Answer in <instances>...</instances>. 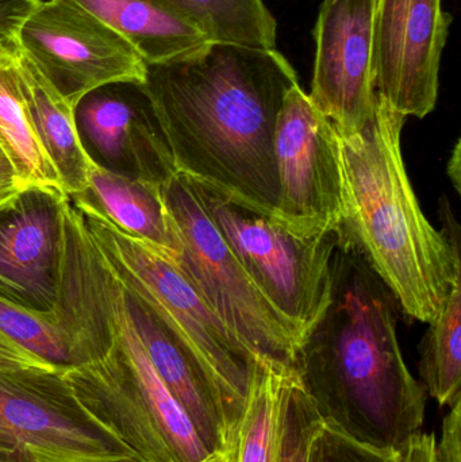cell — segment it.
Here are the masks:
<instances>
[{"mask_svg":"<svg viewBox=\"0 0 461 462\" xmlns=\"http://www.w3.org/2000/svg\"><path fill=\"white\" fill-rule=\"evenodd\" d=\"M297 83L276 48L210 42L179 61L148 65L143 88L179 173L276 217L273 133Z\"/></svg>","mask_w":461,"mask_h":462,"instance_id":"obj_1","label":"cell"},{"mask_svg":"<svg viewBox=\"0 0 461 462\" xmlns=\"http://www.w3.org/2000/svg\"><path fill=\"white\" fill-rule=\"evenodd\" d=\"M395 306L340 229L332 296L294 369L322 423L379 449H397L421 431L427 406V390L401 352Z\"/></svg>","mask_w":461,"mask_h":462,"instance_id":"obj_2","label":"cell"},{"mask_svg":"<svg viewBox=\"0 0 461 462\" xmlns=\"http://www.w3.org/2000/svg\"><path fill=\"white\" fill-rule=\"evenodd\" d=\"M406 116L376 95L373 121L336 130L343 180L341 231L413 319L435 322L461 282V255L422 213L402 154Z\"/></svg>","mask_w":461,"mask_h":462,"instance_id":"obj_3","label":"cell"},{"mask_svg":"<svg viewBox=\"0 0 461 462\" xmlns=\"http://www.w3.org/2000/svg\"><path fill=\"white\" fill-rule=\"evenodd\" d=\"M111 277L115 344L100 360L65 371V379L81 404L143 462L207 460L214 455L154 371L127 314L124 288Z\"/></svg>","mask_w":461,"mask_h":462,"instance_id":"obj_4","label":"cell"},{"mask_svg":"<svg viewBox=\"0 0 461 462\" xmlns=\"http://www.w3.org/2000/svg\"><path fill=\"white\" fill-rule=\"evenodd\" d=\"M80 214L114 277L189 347L224 393L238 423L257 358L217 317L170 254L94 214Z\"/></svg>","mask_w":461,"mask_h":462,"instance_id":"obj_5","label":"cell"},{"mask_svg":"<svg viewBox=\"0 0 461 462\" xmlns=\"http://www.w3.org/2000/svg\"><path fill=\"white\" fill-rule=\"evenodd\" d=\"M186 179L249 279L305 338L332 296L340 230L305 236L213 184Z\"/></svg>","mask_w":461,"mask_h":462,"instance_id":"obj_6","label":"cell"},{"mask_svg":"<svg viewBox=\"0 0 461 462\" xmlns=\"http://www.w3.org/2000/svg\"><path fill=\"white\" fill-rule=\"evenodd\" d=\"M162 197L178 244L173 263L254 357L294 368L302 334L249 279L186 176L165 181Z\"/></svg>","mask_w":461,"mask_h":462,"instance_id":"obj_7","label":"cell"},{"mask_svg":"<svg viewBox=\"0 0 461 462\" xmlns=\"http://www.w3.org/2000/svg\"><path fill=\"white\" fill-rule=\"evenodd\" d=\"M0 462H143L73 393L64 371L0 369Z\"/></svg>","mask_w":461,"mask_h":462,"instance_id":"obj_8","label":"cell"},{"mask_svg":"<svg viewBox=\"0 0 461 462\" xmlns=\"http://www.w3.org/2000/svg\"><path fill=\"white\" fill-rule=\"evenodd\" d=\"M15 46L73 108L108 84L143 86L148 73L132 43L73 0H35Z\"/></svg>","mask_w":461,"mask_h":462,"instance_id":"obj_9","label":"cell"},{"mask_svg":"<svg viewBox=\"0 0 461 462\" xmlns=\"http://www.w3.org/2000/svg\"><path fill=\"white\" fill-rule=\"evenodd\" d=\"M273 156L279 184L276 218L305 236L340 230L343 180L335 126L300 83L284 95Z\"/></svg>","mask_w":461,"mask_h":462,"instance_id":"obj_10","label":"cell"},{"mask_svg":"<svg viewBox=\"0 0 461 462\" xmlns=\"http://www.w3.org/2000/svg\"><path fill=\"white\" fill-rule=\"evenodd\" d=\"M451 24L443 0H376L373 89L406 118H425L438 105L441 57Z\"/></svg>","mask_w":461,"mask_h":462,"instance_id":"obj_11","label":"cell"},{"mask_svg":"<svg viewBox=\"0 0 461 462\" xmlns=\"http://www.w3.org/2000/svg\"><path fill=\"white\" fill-rule=\"evenodd\" d=\"M376 0H324L314 27L310 97L344 134L364 129L375 114L371 73Z\"/></svg>","mask_w":461,"mask_h":462,"instance_id":"obj_12","label":"cell"},{"mask_svg":"<svg viewBox=\"0 0 461 462\" xmlns=\"http://www.w3.org/2000/svg\"><path fill=\"white\" fill-rule=\"evenodd\" d=\"M76 126L89 157L132 178L164 184L176 171L143 86L115 83L87 94L75 107Z\"/></svg>","mask_w":461,"mask_h":462,"instance_id":"obj_13","label":"cell"},{"mask_svg":"<svg viewBox=\"0 0 461 462\" xmlns=\"http://www.w3.org/2000/svg\"><path fill=\"white\" fill-rule=\"evenodd\" d=\"M65 195L26 189L0 210V296L51 311L59 295Z\"/></svg>","mask_w":461,"mask_h":462,"instance_id":"obj_14","label":"cell"},{"mask_svg":"<svg viewBox=\"0 0 461 462\" xmlns=\"http://www.w3.org/2000/svg\"><path fill=\"white\" fill-rule=\"evenodd\" d=\"M124 292L127 314L154 371L186 412L208 452L226 453L237 420L224 393L157 315L124 288Z\"/></svg>","mask_w":461,"mask_h":462,"instance_id":"obj_15","label":"cell"},{"mask_svg":"<svg viewBox=\"0 0 461 462\" xmlns=\"http://www.w3.org/2000/svg\"><path fill=\"white\" fill-rule=\"evenodd\" d=\"M68 198L78 210L105 219L154 249L170 255L178 250L162 184L122 175L94 162L84 191Z\"/></svg>","mask_w":461,"mask_h":462,"instance_id":"obj_16","label":"cell"},{"mask_svg":"<svg viewBox=\"0 0 461 462\" xmlns=\"http://www.w3.org/2000/svg\"><path fill=\"white\" fill-rule=\"evenodd\" d=\"M134 46L148 65L179 61L211 42L205 32L159 0H73Z\"/></svg>","mask_w":461,"mask_h":462,"instance_id":"obj_17","label":"cell"},{"mask_svg":"<svg viewBox=\"0 0 461 462\" xmlns=\"http://www.w3.org/2000/svg\"><path fill=\"white\" fill-rule=\"evenodd\" d=\"M22 91L29 107L35 134L59 175L67 197L80 194L87 186L94 160L81 143L75 108L59 94L34 62L16 48Z\"/></svg>","mask_w":461,"mask_h":462,"instance_id":"obj_18","label":"cell"},{"mask_svg":"<svg viewBox=\"0 0 461 462\" xmlns=\"http://www.w3.org/2000/svg\"><path fill=\"white\" fill-rule=\"evenodd\" d=\"M0 152L15 171L23 191L46 189L64 194L30 118L15 45L5 42H0Z\"/></svg>","mask_w":461,"mask_h":462,"instance_id":"obj_19","label":"cell"},{"mask_svg":"<svg viewBox=\"0 0 461 462\" xmlns=\"http://www.w3.org/2000/svg\"><path fill=\"white\" fill-rule=\"evenodd\" d=\"M291 366L257 358L243 414L233 431L229 462H276L281 445V407Z\"/></svg>","mask_w":461,"mask_h":462,"instance_id":"obj_20","label":"cell"},{"mask_svg":"<svg viewBox=\"0 0 461 462\" xmlns=\"http://www.w3.org/2000/svg\"><path fill=\"white\" fill-rule=\"evenodd\" d=\"M199 27L211 42L275 49L278 22L264 0H159Z\"/></svg>","mask_w":461,"mask_h":462,"instance_id":"obj_21","label":"cell"},{"mask_svg":"<svg viewBox=\"0 0 461 462\" xmlns=\"http://www.w3.org/2000/svg\"><path fill=\"white\" fill-rule=\"evenodd\" d=\"M0 334L59 371L86 365L80 347L56 309L35 311L0 296Z\"/></svg>","mask_w":461,"mask_h":462,"instance_id":"obj_22","label":"cell"},{"mask_svg":"<svg viewBox=\"0 0 461 462\" xmlns=\"http://www.w3.org/2000/svg\"><path fill=\"white\" fill-rule=\"evenodd\" d=\"M422 385L440 406L461 402V282L455 285L440 317L422 339Z\"/></svg>","mask_w":461,"mask_h":462,"instance_id":"obj_23","label":"cell"},{"mask_svg":"<svg viewBox=\"0 0 461 462\" xmlns=\"http://www.w3.org/2000/svg\"><path fill=\"white\" fill-rule=\"evenodd\" d=\"M322 420L292 369L287 379L281 407V445L278 461L306 462L309 444Z\"/></svg>","mask_w":461,"mask_h":462,"instance_id":"obj_24","label":"cell"},{"mask_svg":"<svg viewBox=\"0 0 461 462\" xmlns=\"http://www.w3.org/2000/svg\"><path fill=\"white\" fill-rule=\"evenodd\" d=\"M306 462H402L397 449L363 444L321 423L309 444Z\"/></svg>","mask_w":461,"mask_h":462,"instance_id":"obj_25","label":"cell"},{"mask_svg":"<svg viewBox=\"0 0 461 462\" xmlns=\"http://www.w3.org/2000/svg\"><path fill=\"white\" fill-rule=\"evenodd\" d=\"M34 5L35 0H0V42L15 45L19 30Z\"/></svg>","mask_w":461,"mask_h":462,"instance_id":"obj_26","label":"cell"},{"mask_svg":"<svg viewBox=\"0 0 461 462\" xmlns=\"http://www.w3.org/2000/svg\"><path fill=\"white\" fill-rule=\"evenodd\" d=\"M449 409L440 442H436L438 462H461V402Z\"/></svg>","mask_w":461,"mask_h":462,"instance_id":"obj_27","label":"cell"},{"mask_svg":"<svg viewBox=\"0 0 461 462\" xmlns=\"http://www.w3.org/2000/svg\"><path fill=\"white\" fill-rule=\"evenodd\" d=\"M32 366L53 368L0 334V369L32 368Z\"/></svg>","mask_w":461,"mask_h":462,"instance_id":"obj_28","label":"cell"},{"mask_svg":"<svg viewBox=\"0 0 461 462\" xmlns=\"http://www.w3.org/2000/svg\"><path fill=\"white\" fill-rule=\"evenodd\" d=\"M23 189L19 186L15 171L7 157L0 152V210L14 202Z\"/></svg>","mask_w":461,"mask_h":462,"instance_id":"obj_29","label":"cell"},{"mask_svg":"<svg viewBox=\"0 0 461 462\" xmlns=\"http://www.w3.org/2000/svg\"><path fill=\"white\" fill-rule=\"evenodd\" d=\"M460 156V141H457L456 145H455L454 152H452L451 160H449L448 162V175L452 183H454L455 189H456V192H459V194L461 180Z\"/></svg>","mask_w":461,"mask_h":462,"instance_id":"obj_30","label":"cell"},{"mask_svg":"<svg viewBox=\"0 0 461 462\" xmlns=\"http://www.w3.org/2000/svg\"><path fill=\"white\" fill-rule=\"evenodd\" d=\"M202 462H229V460H227L226 453H222V455L211 456L207 460Z\"/></svg>","mask_w":461,"mask_h":462,"instance_id":"obj_31","label":"cell"}]
</instances>
